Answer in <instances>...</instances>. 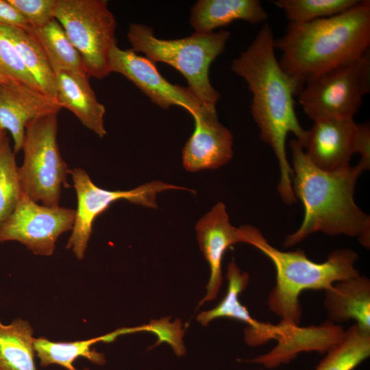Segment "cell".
I'll return each instance as SVG.
<instances>
[{
    "label": "cell",
    "instance_id": "obj_1",
    "mask_svg": "<svg viewBox=\"0 0 370 370\" xmlns=\"http://www.w3.org/2000/svg\"><path fill=\"white\" fill-rule=\"evenodd\" d=\"M274 40L271 25L263 23L249 47L232 60L231 69L246 82L252 95V117L262 140L271 147L278 159V193L284 203L292 204L297 199L286 140L292 133L301 146L304 143L306 130L298 121L294 100L304 85L282 69L275 56Z\"/></svg>",
    "mask_w": 370,
    "mask_h": 370
},
{
    "label": "cell",
    "instance_id": "obj_2",
    "mask_svg": "<svg viewBox=\"0 0 370 370\" xmlns=\"http://www.w3.org/2000/svg\"><path fill=\"white\" fill-rule=\"evenodd\" d=\"M293 177V190L304 208L301 225L284 241L292 247L311 234L358 236L366 248L370 245V217L356 205L354 193L359 176L370 166L359 161L355 166L328 171L317 167L296 139L289 142Z\"/></svg>",
    "mask_w": 370,
    "mask_h": 370
},
{
    "label": "cell",
    "instance_id": "obj_3",
    "mask_svg": "<svg viewBox=\"0 0 370 370\" xmlns=\"http://www.w3.org/2000/svg\"><path fill=\"white\" fill-rule=\"evenodd\" d=\"M370 1L360 0L338 15L305 23H288L274 40L282 69L304 85L310 79L356 59L369 50Z\"/></svg>",
    "mask_w": 370,
    "mask_h": 370
},
{
    "label": "cell",
    "instance_id": "obj_4",
    "mask_svg": "<svg viewBox=\"0 0 370 370\" xmlns=\"http://www.w3.org/2000/svg\"><path fill=\"white\" fill-rule=\"evenodd\" d=\"M240 228L243 243L258 249L275 267L276 282L269 295L267 305L286 325H299L302 315L299 297L303 291H325L337 282L360 275L355 268L358 255L353 249H336L325 261L318 263L310 260L301 250L278 249L253 225H245Z\"/></svg>",
    "mask_w": 370,
    "mask_h": 370
},
{
    "label": "cell",
    "instance_id": "obj_5",
    "mask_svg": "<svg viewBox=\"0 0 370 370\" xmlns=\"http://www.w3.org/2000/svg\"><path fill=\"white\" fill-rule=\"evenodd\" d=\"M230 35L220 30L165 40L156 37L153 29L142 23L130 24L127 34L134 51L145 53L154 63L173 66L186 79L188 87L203 105L215 110L220 94L210 83V66L223 53Z\"/></svg>",
    "mask_w": 370,
    "mask_h": 370
},
{
    "label": "cell",
    "instance_id": "obj_6",
    "mask_svg": "<svg viewBox=\"0 0 370 370\" xmlns=\"http://www.w3.org/2000/svg\"><path fill=\"white\" fill-rule=\"evenodd\" d=\"M58 129V114L29 122L21 149L23 161L18 167L22 192L47 206H59L62 187H68L70 169L59 150Z\"/></svg>",
    "mask_w": 370,
    "mask_h": 370
},
{
    "label": "cell",
    "instance_id": "obj_7",
    "mask_svg": "<svg viewBox=\"0 0 370 370\" xmlns=\"http://www.w3.org/2000/svg\"><path fill=\"white\" fill-rule=\"evenodd\" d=\"M369 92V50L356 59L310 79L297 97L304 114L314 122L354 119L363 97Z\"/></svg>",
    "mask_w": 370,
    "mask_h": 370
},
{
    "label": "cell",
    "instance_id": "obj_8",
    "mask_svg": "<svg viewBox=\"0 0 370 370\" xmlns=\"http://www.w3.org/2000/svg\"><path fill=\"white\" fill-rule=\"evenodd\" d=\"M54 18L79 53L87 73L101 79L110 73L108 54L116 43V21L106 0H56Z\"/></svg>",
    "mask_w": 370,
    "mask_h": 370
},
{
    "label": "cell",
    "instance_id": "obj_9",
    "mask_svg": "<svg viewBox=\"0 0 370 370\" xmlns=\"http://www.w3.org/2000/svg\"><path fill=\"white\" fill-rule=\"evenodd\" d=\"M75 189L77 206L71 234L66 248L82 260L85 256L91 236L95 219L110 206L119 200L150 208H156V196L168 190H183L195 193L184 186L161 181H152L129 190H109L97 186L86 171L81 168L70 169Z\"/></svg>",
    "mask_w": 370,
    "mask_h": 370
},
{
    "label": "cell",
    "instance_id": "obj_10",
    "mask_svg": "<svg viewBox=\"0 0 370 370\" xmlns=\"http://www.w3.org/2000/svg\"><path fill=\"white\" fill-rule=\"evenodd\" d=\"M75 210L47 206L22 192L12 212L0 224V243L17 241L34 254L53 255L60 236L72 230Z\"/></svg>",
    "mask_w": 370,
    "mask_h": 370
},
{
    "label": "cell",
    "instance_id": "obj_11",
    "mask_svg": "<svg viewBox=\"0 0 370 370\" xmlns=\"http://www.w3.org/2000/svg\"><path fill=\"white\" fill-rule=\"evenodd\" d=\"M301 147L309 160L324 171L349 166L356 153L360 154V162L370 166L369 124L356 123L354 119L314 121L306 130Z\"/></svg>",
    "mask_w": 370,
    "mask_h": 370
},
{
    "label": "cell",
    "instance_id": "obj_12",
    "mask_svg": "<svg viewBox=\"0 0 370 370\" xmlns=\"http://www.w3.org/2000/svg\"><path fill=\"white\" fill-rule=\"evenodd\" d=\"M108 64L110 73L125 77L162 109L178 106L193 117L206 107L188 86L169 82L154 62L138 56L132 49L123 50L114 44L110 50Z\"/></svg>",
    "mask_w": 370,
    "mask_h": 370
},
{
    "label": "cell",
    "instance_id": "obj_13",
    "mask_svg": "<svg viewBox=\"0 0 370 370\" xmlns=\"http://www.w3.org/2000/svg\"><path fill=\"white\" fill-rule=\"evenodd\" d=\"M194 131L182 149V164L189 172L218 169L233 156V136L219 120L217 110L204 107L197 115Z\"/></svg>",
    "mask_w": 370,
    "mask_h": 370
},
{
    "label": "cell",
    "instance_id": "obj_14",
    "mask_svg": "<svg viewBox=\"0 0 370 370\" xmlns=\"http://www.w3.org/2000/svg\"><path fill=\"white\" fill-rule=\"evenodd\" d=\"M195 230L199 246L210 269L206 294L199 303L200 307L217 297L223 282V256L233 245L243 243V236L241 228L231 224L225 205L221 201L197 221Z\"/></svg>",
    "mask_w": 370,
    "mask_h": 370
},
{
    "label": "cell",
    "instance_id": "obj_15",
    "mask_svg": "<svg viewBox=\"0 0 370 370\" xmlns=\"http://www.w3.org/2000/svg\"><path fill=\"white\" fill-rule=\"evenodd\" d=\"M60 110L56 99L40 91L17 82L0 84V127L11 134L15 153L22 149L29 122Z\"/></svg>",
    "mask_w": 370,
    "mask_h": 370
},
{
    "label": "cell",
    "instance_id": "obj_16",
    "mask_svg": "<svg viewBox=\"0 0 370 370\" xmlns=\"http://www.w3.org/2000/svg\"><path fill=\"white\" fill-rule=\"evenodd\" d=\"M226 278L228 285L224 297L214 308L200 312L197 321L204 326L219 318L241 321L248 325L245 330V341L251 346L262 345L271 339L279 340L284 333V326L281 323L274 325L254 319L239 300V295L248 285L249 273L242 272L236 263L231 261L227 267Z\"/></svg>",
    "mask_w": 370,
    "mask_h": 370
},
{
    "label": "cell",
    "instance_id": "obj_17",
    "mask_svg": "<svg viewBox=\"0 0 370 370\" xmlns=\"http://www.w3.org/2000/svg\"><path fill=\"white\" fill-rule=\"evenodd\" d=\"M54 74L56 99L60 108L71 111L84 126L103 138L107 133L103 121L106 108L91 88L90 76L67 71H58Z\"/></svg>",
    "mask_w": 370,
    "mask_h": 370
},
{
    "label": "cell",
    "instance_id": "obj_18",
    "mask_svg": "<svg viewBox=\"0 0 370 370\" xmlns=\"http://www.w3.org/2000/svg\"><path fill=\"white\" fill-rule=\"evenodd\" d=\"M328 321L334 324L354 319L370 334V280L360 275L334 283L324 291Z\"/></svg>",
    "mask_w": 370,
    "mask_h": 370
},
{
    "label": "cell",
    "instance_id": "obj_19",
    "mask_svg": "<svg viewBox=\"0 0 370 370\" xmlns=\"http://www.w3.org/2000/svg\"><path fill=\"white\" fill-rule=\"evenodd\" d=\"M268 17L258 0H199L190 9L189 22L195 32L209 33L236 20L258 24Z\"/></svg>",
    "mask_w": 370,
    "mask_h": 370
},
{
    "label": "cell",
    "instance_id": "obj_20",
    "mask_svg": "<svg viewBox=\"0 0 370 370\" xmlns=\"http://www.w3.org/2000/svg\"><path fill=\"white\" fill-rule=\"evenodd\" d=\"M34 329L26 320L10 323L0 319V370H37Z\"/></svg>",
    "mask_w": 370,
    "mask_h": 370
},
{
    "label": "cell",
    "instance_id": "obj_21",
    "mask_svg": "<svg viewBox=\"0 0 370 370\" xmlns=\"http://www.w3.org/2000/svg\"><path fill=\"white\" fill-rule=\"evenodd\" d=\"M0 32L14 44L23 62L37 82L41 91L47 96L56 99V86L54 72L42 47L32 33L30 27L23 29L0 25Z\"/></svg>",
    "mask_w": 370,
    "mask_h": 370
},
{
    "label": "cell",
    "instance_id": "obj_22",
    "mask_svg": "<svg viewBox=\"0 0 370 370\" xmlns=\"http://www.w3.org/2000/svg\"><path fill=\"white\" fill-rule=\"evenodd\" d=\"M30 30L42 47L54 73L67 71L87 73L79 53L56 18L42 27H30Z\"/></svg>",
    "mask_w": 370,
    "mask_h": 370
},
{
    "label": "cell",
    "instance_id": "obj_23",
    "mask_svg": "<svg viewBox=\"0 0 370 370\" xmlns=\"http://www.w3.org/2000/svg\"><path fill=\"white\" fill-rule=\"evenodd\" d=\"M98 342H103V336L72 342H55L39 337L35 338L34 346L42 367L58 365L68 370H77L73 362L81 357L95 365L106 363L104 355L92 349Z\"/></svg>",
    "mask_w": 370,
    "mask_h": 370
},
{
    "label": "cell",
    "instance_id": "obj_24",
    "mask_svg": "<svg viewBox=\"0 0 370 370\" xmlns=\"http://www.w3.org/2000/svg\"><path fill=\"white\" fill-rule=\"evenodd\" d=\"M326 352L314 370H354L370 356V334L354 324Z\"/></svg>",
    "mask_w": 370,
    "mask_h": 370
},
{
    "label": "cell",
    "instance_id": "obj_25",
    "mask_svg": "<svg viewBox=\"0 0 370 370\" xmlns=\"http://www.w3.org/2000/svg\"><path fill=\"white\" fill-rule=\"evenodd\" d=\"M360 0H277L273 3L282 10L291 23H305L341 14Z\"/></svg>",
    "mask_w": 370,
    "mask_h": 370
},
{
    "label": "cell",
    "instance_id": "obj_26",
    "mask_svg": "<svg viewBox=\"0 0 370 370\" xmlns=\"http://www.w3.org/2000/svg\"><path fill=\"white\" fill-rule=\"evenodd\" d=\"M21 193L15 153L6 136L0 143V224L12 212Z\"/></svg>",
    "mask_w": 370,
    "mask_h": 370
},
{
    "label": "cell",
    "instance_id": "obj_27",
    "mask_svg": "<svg viewBox=\"0 0 370 370\" xmlns=\"http://www.w3.org/2000/svg\"><path fill=\"white\" fill-rule=\"evenodd\" d=\"M0 74L15 82L42 92L37 82L23 62L14 44L1 32Z\"/></svg>",
    "mask_w": 370,
    "mask_h": 370
},
{
    "label": "cell",
    "instance_id": "obj_28",
    "mask_svg": "<svg viewBox=\"0 0 370 370\" xmlns=\"http://www.w3.org/2000/svg\"><path fill=\"white\" fill-rule=\"evenodd\" d=\"M170 318H162L158 320H151L147 325L138 326L139 332L149 331L154 333L158 337V341L154 346L162 342L168 343L177 356H182L186 353V349L182 342L184 330L182 328V323L179 319L173 323L169 321Z\"/></svg>",
    "mask_w": 370,
    "mask_h": 370
},
{
    "label": "cell",
    "instance_id": "obj_29",
    "mask_svg": "<svg viewBox=\"0 0 370 370\" xmlns=\"http://www.w3.org/2000/svg\"><path fill=\"white\" fill-rule=\"evenodd\" d=\"M30 27H42L54 18L56 0H8Z\"/></svg>",
    "mask_w": 370,
    "mask_h": 370
},
{
    "label": "cell",
    "instance_id": "obj_30",
    "mask_svg": "<svg viewBox=\"0 0 370 370\" xmlns=\"http://www.w3.org/2000/svg\"><path fill=\"white\" fill-rule=\"evenodd\" d=\"M0 25L23 29L30 27L25 19L8 0H0Z\"/></svg>",
    "mask_w": 370,
    "mask_h": 370
},
{
    "label": "cell",
    "instance_id": "obj_31",
    "mask_svg": "<svg viewBox=\"0 0 370 370\" xmlns=\"http://www.w3.org/2000/svg\"><path fill=\"white\" fill-rule=\"evenodd\" d=\"M15 82L11 80L10 79L5 77L4 75L0 74V84H11L14 83Z\"/></svg>",
    "mask_w": 370,
    "mask_h": 370
},
{
    "label": "cell",
    "instance_id": "obj_32",
    "mask_svg": "<svg viewBox=\"0 0 370 370\" xmlns=\"http://www.w3.org/2000/svg\"><path fill=\"white\" fill-rule=\"evenodd\" d=\"M7 136V131L0 127V143Z\"/></svg>",
    "mask_w": 370,
    "mask_h": 370
},
{
    "label": "cell",
    "instance_id": "obj_33",
    "mask_svg": "<svg viewBox=\"0 0 370 370\" xmlns=\"http://www.w3.org/2000/svg\"><path fill=\"white\" fill-rule=\"evenodd\" d=\"M257 370H264V369H257Z\"/></svg>",
    "mask_w": 370,
    "mask_h": 370
}]
</instances>
